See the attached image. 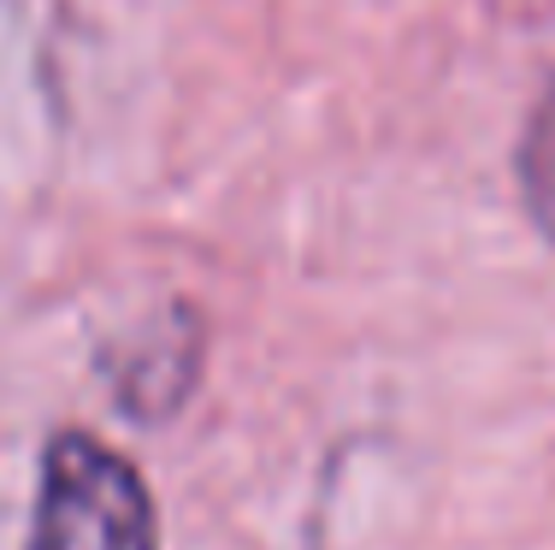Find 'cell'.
I'll list each match as a JSON object with an SVG mask.
<instances>
[{"mask_svg":"<svg viewBox=\"0 0 555 550\" xmlns=\"http://www.w3.org/2000/svg\"><path fill=\"white\" fill-rule=\"evenodd\" d=\"M154 503L137 468L95 438H65L48 450L30 550H154Z\"/></svg>","mask_w":555,"mask_h":550,"instance_id":"obj_1","label":"cell"}]
</instances>
